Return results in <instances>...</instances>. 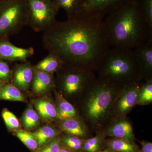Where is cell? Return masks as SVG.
Masks as SVG:
<instances>
[{
	"label": "cell",
	"instance_id": "6da1fadb",
	"mask_svg": "<svg viewBox=\"0 0 152 152\" xmlns=\"http://www.w3.org/2000/svg\"><path fill=\"white\" fill-rule=\"evenodd\" d=\"M42 42L49 53L58 56L64 63L96 70L111 47L103 20L73 19L56 21L44 31Z\"/></svg>",
	"mask_w": 152,
	"mask_h": 152
},
{
	"label": "cell",
	"instance_id": "7a4b0ae2",
	"mask_svg": "<svg viewBox=\"0 0 152 152\" xmlns=\"http://www.w3.org/2000/svg\"><path fill=\"white\" fill-rule=\"evenodd\" d=\"M111 47L133 49L152 39L137 0H131L104 19Z\"/></svg>",
	"mask_w": 152,
	"mask_h": 152
},
{
	"label": "cell",
	"instance_id": "f1b7e54d",
	"mask_svg": "<svg viewBox=\"0 0 152 152\" xmlns=\"http://www.w3.org/2000/svg\"><path fill=\"white\" fill-rule=\"evenodd\" d=\"M2 117L5 124L9 129L18 130L20 127L18 118L12 112L7 109H4L2 112Z\"/></svg>",
	"mask_w": 152,
	"mask_h": 152
},
{
	"label": "cell",
	"instance_id": "e575fe53",
	"mask_svg": "<svg viewBox=\"0 0 152 152\" xmlns=\"http://www.w3.org/2000/svg\"><path fill=\"white\" fill-rule=\"evenodd\" d=\"M6 83H4V82H2L1 81H0V90L1 89V88L3 86H4Z\"/></svg>",
	"mask_w": 152,
	"mask_h": 152
},
{
	"label": "cell",
	"instance_id": "4fadbf2b",
	"mask_svg": "<svg viewBox=\"0 0 152 152\" xmlns=\"http://www.w3.org/2000/svg\"><path fill=\"white\" fill-rule=\"evenodd\" d=\"M104 133L105 136L126 139L134 142L135 137L132 124L124 118H120L113 123Z\"/></svg>",
	"mask_w": 152,
	"mask_h": 152
},
{
	"label": "cell",
	"instance_id": "4316f807",
	"mask_svg": "<svg viewBox=\"0 0 152 152\" xmlns=\"http://www.w3.org/2000/svg\"><path fill=\"white\" fill-rule=\"evenodd\" d=\"M59 8L63 9L66 13L68 20L72 19L78 9L80 0H53Z\"/></svg>",
	"mask_w": 152,
	"mask_h": 152
},
{
	"label": "cell",
	"instance_id": "277c9868",
	"mask_svg": "<svg viewBox=\"0 0 152 152\" xmlns=\"http://www.w3.org/2000/svg\"><path fill=\"white\" fill-rule=\"evenodd\" d=\"M122 87L103 79L95 78L84 91L83 112L93 126H100L113 113L115 101Z\"/></svg>",
	"mask_w": 152,
	"mask_h": 152
},
{
	"label": "cell",
	"instance_id": "d6a6232c",
	"mask_svg": "<svg viewBox=\"0 0 152 152\" xmlns=\"http://www.w3.org/2000/svg\"><path fill=\"white\" fill-rule=\"evenodd\" d=\"M58 152H72L66 148V147L64 146L61 144V147Z\"/></svg>",
	"mask_w": 152,
	"mask_h": 152
},
{
	"label": "cell",
	"instance_id": "d4e9b609",
	"mask_svg": "<svg viewBox=\"0 0 152 152\" xmlns=\"http://www.w3.org/2000/svg\"><path fill=\"white\" fill-rule=\"evenodd\" d=\"M23 123L27 130L34 129L39 125V116L32 106H29L25 111L23 116Z\"/></svg>",
	"mask_w": 152,
	"mask_h": 152
},
{
	"label": "cell",
	"instance_id": "5b68a950",
	"mask_svg": "<svg viewBox=\"0 0 152 152\" xmlns=\"http://www.w3.org/2000/svg\"><path fill=\"white\" fill-rule=\"evenodd\" d=\"M27 21L26 0H0V39L19 33Z\"/></svg>",
	"mask_w": 152,
	"mask_h": 152
},
{
	"label": "cell",
	"instance_id": "8992f818",
	"mask_svg": "<svg viewBox=\"0 0 152 152\" xmlns=\"http://www.w3.org/2000/svg\"><path fill=\"white\" fill-rule=\"evenodd\" d=\"M27 26L35 31H44L55 21L59 10L53 0H26Z\"/></svg>",
	"mask_w": 152,
	"mask_h": 152
},
{
	"label": "cell",
	"instance_id": "836d02e7",
	"mask_svg": "<svg viewBox=\"0 0 152 152\" xmlns=\"http://www.w3.org/2000/svg\"><path fill=\"white\" fill-rule=\"evenodd\" d=\"M97 152H114L112 150L108 149H106L103 150V151H99Z\"/></svg>",
	"mask_w": 152,
	"mask_h": 152
},
{
	"label": "cell",
	"instance_id": "484cf974",
	"mask_svg": "<svg viewBox=\"0 0 152 152\" xmlns=\"http://www.w3.org/2000/svg\"><path fill=\"white\" fill-rule=\"evenodd\" d=\"M139 9L149 31L152 34V0H137Z\"/></svg>",
	"mask_w": 152,
	"mask_h": 152
},
{
	"label": "cell",
	"instance_id": "83f0119b",
	"mask_svg": "<svg viewBox=\"0 0 152 152\" xmlns=\"http://www.w3.org/2000/svg\"><path fill=\"white\" fill-rule=\"evenodd\" d=\"M16 136L29 149L37 150L38 145L37 139L33 133L23 129H19L15 132Z\"/></svg>",
	"mask_w": 152,
	"mask_h": 152
},
{
	"label": "cell",
	"instance_id": "3957f363",
	"mask_svg": "<svg viewBox=\"0 0 152 152\" xmlns=\"http://www.w3.org/2000/svg\"><path fill=\"white\" fill-rule=\"evenodd\" d=\"M96 71L99 77L121 87L143 79L133 49L111 47Z\"/></svg>",
	"mask_w": 152,
	"mask_h": 152
},
{
	"label": "cell",
	"instance_id": "cb8c5ba5",
	"mask_svg": "<svg viewBox=\"0 0 152 152\" xmlns=\"http://www.w3.org/2000/svg\"><path fill=\"white\" fill-rule=\"evenodd\" d=\"M61 144L71 152H82L85 140L72 135L63 136L60 138Z\"/></svg>",
	"mask_w": 152,
	"mask_h": 152
},
{
	"label": "cell",
	"instance_id": "8fae6325",
	"mask_svg": "<svg viewBox=\"0 0 152 152\" xmlns=\"http://www.w3.org/2000/svg\"><path fill=\"white\" fill-rule=\"evenodd\" d=\"M34 53L32 48H23L16 46L8 39H0V59L9 61H26Z\"/></svg>",
	"mask_w": 152,
	"mask_h": 152
},
{
	"label": "cell",
	"instance_id": "5bb4252c",
	"mask_svg": "<svg viewBox=\"0 0 152 152\" xmlns=\"http://www.w3.org/2000/svg\"><path fill=\"white\" fill-rule=\"evenodd\" d=\"M32 84L33 91L35 94H42L46 92L53 86V74L48 73L34 69Z\"/></svg>",
	"mask_w": 152,
	"mask_h": 152
},
{
	"label": "cell",
	"instance_id": "f546056e",
	"mask_svg": "<svg viewBox=\"0 0 152 152\" xmlns=\"http://www.w3.org/2000/svg\"><path fill=\"white\" fill-rule=\"evenodd\" d=\"M12 76V72L7 63L0 59V81L7 83Z\"/></svg>",
	"mask_w": 152,
	"mask_h": 152
},
{
	"label": "cell",
	"instance_id": "30bf717a",
	"mask_svg": "<svg viewBox=\"0 0 152 152\" xmlns=\"http://www.w3.org/2000/svg\"><path fill=\"white\" fill-rule=\"evenodd\" d=\"M134 51L142 79H152V39L134 49Z\"/></svg>",
	"mask_w": 152,
	"mask_h": 152
},
{
	"label": "cell",
	"instance_id": "e0dca14e",
	"mask_svg": "<svg viewBox=\"0 0 152 152\" xmlns=\"http://www.w3.org/2000/svg\"><path fill=\"white\" fill-rule=\"evenodd\" d=\"M107 149L115 152H139L138 147L134 142L126 139L113 138L104 140Z\"/></svg>",
	"mask_w": 152,
	"mask_h": 152
},
{
	"label": "cell",
	"instance_id": "1f68e13d",
	"mask_svg": "<svg viewBox=\"0 0 152 152\" xmlns=\"http://www.w3.org/2000/svg\"><path fill=\"white\" fill-rule=\"evenodd\" d=\"M140 143L141 145V148L139 149V152H152V142L142 141Z\"/></svg>",
	"mask_w": 152,
	"mask_h": 152
},
{
	"label": "cell",
	"instance_id": "9c48e42d",
	"mask_svg": "<svg viewBox=\"0 0 152 152\" xmlns=\"http://www.w3.org/2000/svg\"><path fill=\"white\" fill-rule=\"evenodd\" d=\"M140 82L122 87L114 104L113 113L123 117L136 105Z\"/></svg>",
	"mask_w": 152,
	"mask_h": 152
},
{
	"label": "cell",
	"instance_id": "2e32d148",
	"mask_svg": "<svg viewBox=\"0 0 152 152\" xmlns=\"http://www.w3.org/2000/svg\"><path fill=\"white\" fill-rule=\"evenodd\" d=\"M60 127L63 132L69 135L77 136L83 138L88 135L84 125L75 118L61 120Z\"/></svg>",
	"mask_w": 152,
	"mask_h": 152
},
{
	"label": "cell",
	"instance_id": "ac0fdd59",
	"mask_svg": "<svg viewBox=\"0 0 152 152\" xmlns=\"http://www.w3.org/2000/svg\"><path fill=\"white\" fill-rule=\"evenodd\" d=\"M57 118L61 120L75 118L77 111L73 106L60 93L56 92Z\"/></svg>",
	"mask_w": 152,
	"mask_h": 152
},
{
	"label": "cell",
	"instance_id": "7c38bea8",
	"mask_svg": "<svg viewBox=\"0 0 152 152\" xmlns=\"http://www.w3.org/2000/svg\"><path fill=\"white\" fill-rule=\"evenodd\" d=\"M34 68L29 63L17 66L13 74V84L20 90L26 91L32 82Z\"/></svg>",
	"mask_w": 152,
	"mask_h": 152
},
{
	"label": "cell",
	"instance_id": "7402d4cb",
	"mask_svg": "<svg viewBox=\"0 0 152 152\" xmlns=\"http://www.w3.org/2000/svg\"><path fill=\"white\" fill-rule=\"evenodd\" d=\"M152 102V79L145 80L140 87L137 99L136 105H145Z\"/></svg>",
	"mask_w": 152,
	"mask_h": 152
},
{
	"label": "cell",
	"instance_id": "4dcf8cb0",
	"mask_svg": "<svg viewBox=\"0 0 152 152\" xmlns=\"http://www.w3.org/2000/svg\"><path fill=\"white\" fill-rule=\"evenodd\" d=\"M61 146L60 138H54L46 144L39 152H58Z\"/></svg>",
	"mask_w": 152,
	"mask_h": 152
},
{
	"label": "cell",
	"instance_id": "52a82bcc",
	"mask_svg": "<svg viewBox=\"0 0 152 152\" xmlns=\"http://www.w3.org/2000/svg\"><path fill=\"white\" fill-rule=\"evenodd\" d=\"M60 86L66 94H77L84 91L95 78L94 71L79 66L64 63L59 70Z\"/></svg>",
	"mask_w": 152,
	"mask_h": 152
},
{
	"label": "cell",
	"instance_id": "603a6c76",
	"mask_svg": "<svg viewBox=\"0 0 152 152\" xmlns=\"http://www.w3.org/2000/svg\"><path fill=\"white\" fill-rule=\"evenodd\" d=\"M105 136L104 133H99L94 137L85 140L82 152H97L100 151Z\"/></svg>",
	"mask_w": 152,
	"mask_h": 152
},
{
	"label": "cell",
	"instance_id": "d6986e66",
	"mask_svg": "<svg viewBox=\"0 0 152 152\" xmlns=\"http://www.w3.org/2000/svg\"><path fill=\"white\" fill-rule=\"evenodd\" d=\"M64 64V61L58 56L52 53H49L48 56L34 66L35 69L53 74L58 72Z\"/></svg>",
	"mask_w": 152,
	"mask_h": 152
},
{
	"label": "cell",
	"instance_id": "44dd1931",
	"mask_svg": "<svg viewBox=\"0 0 152 152\" xmlns=\"http://www.w3.org/2000/svg\"><path fill=\"white\" fill-rule=\"evenodd\" d=\"M0 100L26 102V97L20 90L13 84L6 83L0 90Z\"/></svg>",
	"mask_w": 152,
	"mask_h": 152
},
{
	"label": "cell",
	"instance_id": "ffe728a7",
	"mask_svg": "<svg viewBox=\"0 0 152 152\" xmlns=\"http://www.w3.org/2000/svg\"><path fill=\"white\" fill-rule=\"evenodd\" d=\"M60 132L57 129L50 125H46L39 128L33 134L37 142L38 148L44 146L51 140L58 137Z\"/></svg>",
	"mask_w": 152,
	"mask_h": 152
},
{
	"label": "cell",
	"instance_id": "9a60e30c",
	"mask_svg": "<svg viewBox=\"0 0 152 152\" xmlns=\"http://www.w3.org/2000/svg\"><path fill=\"white\" fill-rule=\"evenodd\" d=\"M34 106L39 116L47 121H53L57 118L56 106L51 101L43 98L36 100Z\"/></svg>",
	"mask_w": 152,
	"mask_h": 152
},
{
	"label": "cell",
	"instance_id": "ba28073f",
	"mask_svg": "<svg viewBox=\"0 0 152 152\" xmlns=\"http://www.w3.org/2000/svg\"><path fill=\"white\" fill-rule=\"evenodd\" d=\"M131 0H80L73 19H96L105 17Z\"/></svg>",
	"mask_w": 152,
	"mask_h": 152
}]
</instances>
